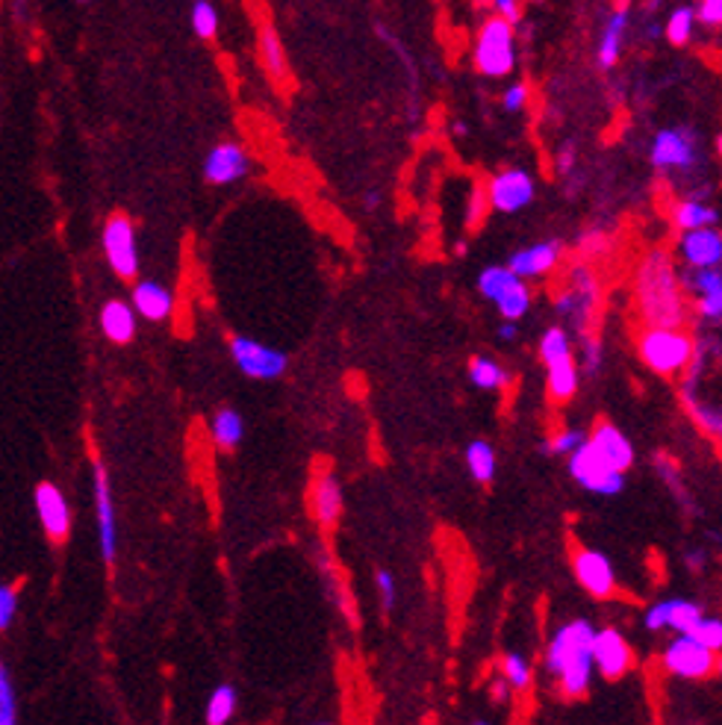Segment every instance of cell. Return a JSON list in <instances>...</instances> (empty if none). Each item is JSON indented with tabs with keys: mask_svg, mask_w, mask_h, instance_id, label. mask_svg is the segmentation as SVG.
<instances>
[{
	"mask_svg": "<svg viewBox=\"0 0 722 725\" xmlns=\"http://www.w3.org/2000/svg\"><path fill=\"white\" fill-rule=\"evenodd\" d=\"M637 304L651 327H682L687 318L682 277L667 251H651L637 272Z\"/></svg>",
	"mask_w": 722,
	"mask_h": 725,
	"instance_id": "obj_1",
	"label": "cell"
},
{
	"mask_svg": "<svg viewBox=\"0 0 722 725\" xmlns=\"http://www.w3.org/2000/svg\"><path fill=\"white\" fill-rule=\"evenodd\" d=\"M593 628L587 620H570L551 634L546 649V670L560 682V690L578 699L593 682Z\"/></svg>",
	"mask_w": 722,
	"mask_h": 725,
	"instance_id": "obj_2",
	"label": "cell"
},
{
	"mask_svg": "<svg viewBox=\"0 0 722 725\" xmlns=\"http://www.w3.org/2000/svg\"><path fill=\"white\" fill-rule=\"evenodd\" d=\"M472 60L484 77H508L516 68V33H513V24L501 18L499 12L484 21Z\"/></svg>",
	"mask_w": 722,
	"mask_h": 725,
	"instance_id": "obj_3",
	"label": "cell"
},
{
	"mask_svg": "<svg viewBox=\"0 0 722 725\" xmlns=\"http://www.w3.org/2000/svg\"><path fill=\"white\" fill-rule=\"evenodd\" d=\"M693 339L684 334L682 327H651L640 337V358L643 363L658 372V375H679L682 368L690 366Z\"/></svg>",
	"mask_w": 722,
	"mask_h": 725,
	"instance_id": "obj_4",
	"label": "cell"
},
{
	"mask_svg": "<svg viewBox=\"0 0 722 725\" xmlns=\"http://www.w3.org/2000/svg\"><path fill=\"white\" fill-rule=\"evenodd\" d=\"M570 472L584 490L596 496H620L625 487V472L617 470L590 439H584L578 449L570 451Z\"/></svg>",
	"mask_w": 722,
	"mask_h": 725,
	"instance_id": "obj_5",
	"label": "cell"
},
{
	"mask_svg": "<svg viewBox=\"0 0 722 725\" xmlns=\"http://www.w3.org/2000/svg\"><path fill=\"white\" fill-rule=\"evenodd\" d=\"M649 157L661 172H690L699 163V139L687 127H667L655 136Z\"/></svg>",
	"mask_w": 722,
	"mask_h": 725,
	"instance_id": "obj_6",
	"label": "cell"
},
{
	"mask_svg": "<svg viewBox=\"0 0 722 725\" xmlns=\"http://www.w3.org/2000/svg\"><path fill=\"white\" fill-rule=\"evenodd\" d=\"M231 358L239 366L242 375L257 380H275L281 378L289 366V358H286L281 348L263 346L251 337H234L231 339Z\"/></svg>",
	"mask_w": 722,
	"mask_h": 725,
	"instance_id": "obj_7",
	"label": "cell"
},
{
	"mask_svg": "<svg viewBox=\"0 0 722 725\" xmlns=\"http://www.w3.org/2000/svg\"><path fill=\"white\" fill-rule=\"evenodd\" d=\"M103 254L110 260L112 272L124 280H130L139 272V248H136V230L127 215L115 213L103 225Z\"/></svg>",
	"mask_w": 722,
	"mask_h": 725,
	"instance_id": "obj_8",
	"label": "cell"
},
{
	"mask_svg": "<svg viewBox=\"0 0 722 725\" xmlns=\"http://www.w3.org/2000/svg\"><path fill=\"white\" fill-rule=\"evenodd\" d=\"M663 666L667 673L679 675V678H708L717 670V652H711L708 646H702L690 634H679L670 643V649L663 652Z\"/></svg>",
	"mask_w": 722,
	"mask_h": 725,
	"instance_id": "obj_9",
	"label": "cell"
},
{
	"mask_svg": "<svg viewBox=\"0 0 722 725\" xmlns=\"http://www.w3.org/2000/svg\"><path fill=\"white\" fill-rule=\"evenodd\" d=\"M534 177L525 168H501L487 186V201L499 213H519L534 201Z\"/></svg>",
	"mask_w": 722,
	"mask_h": 725,
	"instance_id": "obj_10",
	"label": "cell"
},
{
	"mask_svg": "<svg viewBox=\"0 0 722 725\" xmlns=\"http://www.w3.org/2000/svg\"><path fill=\"white\" fill-rule=\"evenodd\" d=\"M92 487H95V513H98V542H101L103 563L112 566L119 552V525H115V504H112L110 475L101 460L92 463Z\"/></svg>",
	"mask_w": 722,
	"mask_h": 725,
	"instance_id": "obj_11",
	"label": "cell"
},
{
	"mask_svg": "<svg viewBox=\"0 0 722 725\" xmlns=\"http://www.w3.org/2000/svg\"><path fill=\"white\" fill-rule=\"evenodd\" d=\"M572 570L584 590L596 599H611L617 596V573L613 563L596 549H578L572 554Z\"/></svg>",
	"mask_w": 722,
	"mask_h": 725,
	"instance_id": "obj_12",
	"label": "cell"
},
{
	"mask_svg": "<svg viewBox=\"0 0 722 725\" xmlns=\"http://www.w3.org/2000/svg\"><path fill=\"white\" fill-rule=\"evenodd\" d=\"M36 513L45 534L51 537V542H65L72 534V508L69 499L62 496V490L51 480H41L36 487Z\"/></svg>",
	"mask_w": 722,
	"mask_h": 725,
	"instance_id": "obj_13",
	"label": "cell"
},
{
	"mask_svg": "<svg viewBox=\"0 0 722 725\" xmlns=\"http://www.w3.org/2000/svg\"><path fill=\"white\" fill-rule=\"evenodd\" d=\"M631 654L628 640L622 637L617 628H601L593 634V666H599V673L605 678H622L631 670Z\"/></svg>",
	"mask_w": 722,
	"mask_h": 725,
	"instance_id": "obj_14",
	"label": "cell"
},
{
	"mask_svg": "<svg viewBox=\"0 0 722 725\" xmlns=\"http://www.w3.org/2000/svg\"><path fill=\"white\" fill-rule=\"evenodd\" d=\"M248 172H251V157H248L242 145L219 142L213 151L207 153L204 177L213 186L236 184V180H242Z\"/></svg>",
	"mask_w": 722,
	"mask_h": 725,
	"instance_id": "obj_15",
	"label": "cell"
},
{
	"mask_svg": "<svg viewBox=\"0 0 722 725\" xmlns=\"http://www.w3.org/2000/svg\"><path fill=\"white\" fill-rule=\"evenodd\" d=\"M596 301H599V284H596L590 268L578 266L572 272V287L567 289V292H560L555 307H558V313H563V316L578 318V325L584 327Z\"/></svg>",
	"mask_w": 722,
	"mask_h": 725,
	"instance_id": "obj_16",
	"label": "cell"
},
{
	"mask_svg": "<svg viewBox=\"0 0 722 725\" xmlns=\"http://www.w3.org/2000/svg\"><path fill=\"white\" fill-rule=\"evenodd\" d=\"M343 508H346V496L339 480L331 472L315 475L310 484V516L319 522L322 528H334L336 522L343 520Z\"/></svg>",
	"mask_w": 722,
	"mask_h": 725,
	"instance_id": "obj_17",
	"label": "cell"
},
{
	"mask_svg": "<svg viewBox=\"0 0 722 725\" xmlns=\"http://www.w3.org/2000/svg\"><path fill=\"white\" fill-rule=\"evenodd\" d=\"M682 254L690 268L720 266L722 260V236L720 230L708 227H693L682 234Z\"/></svg>",
	"mask_w": 722,
	"mask_h": 725,
	"instance_id": "obj_18",
	"label": "cell"
},
{
	"mask_svg": "<svg viewBox=\"0 0 722 725\" xmlns=\"http://www.w3.org/2000/svg\"><path fill=\"white\" fill-rule=\"evenodd\" d=\"M702 616V608L696 602H687V599H667V602L651 604L649 613H646V628L651 632H663V628H672V632H690V625Z\"/></svg>",
	"mask_w": 722,
	"mask_h": 725,
	"instance_id": "obj_19",
	"label": "cell"
},
{
	"mask_svg": "<svg viewBox=\"0 0 722 725\" xmlns=\"http://www.w3.org/2000/svg\"><path fill=\"white\" fill-rule=\"evenodd\" d=\"M560 254H563V246L558 239H551V242H539V246H531L525 251H516L510 257L508 268L522 280L525 277H543L549 275L551 268H558Z\"/></svg>",
	"mask_w": 722,
	"mask_h": 725,
	"instance_id": "obj_20",
	"label": "cell"
},
{
	"mask_svg": "<svg viewBox=\"0 0 722 725\" xmlns=\"http://www.w3.org/2000/svg\"><path fill=\"white\" fill-rule=\"evenodd\" d=\"M133 310L148 318V322H163V318L172 316L174 310L172 289H165L157 280L136 284V289H133Z\"/></svg>",
	"mask_w": 722,
	"mask_h": 725,
	"instance_id": "obj_21",
	"label": "cell"
},
{
	"mask_svg": "<svg viewBox=\"0 0 722 725\" xmlns=\"http://www.w3.org/2000/svg\"><path fill=\"white\" fill-rule=\"evenodd\" d=\"M587 439H590L593 446H596L605 458L611 460L617 470L620 472L631 470V463H634V446H631L628 437H625L620 428H613L611 422H599Z\"/></svg>",
	"mask_w": 722,
	"mask_h": 725,
	"instance_id": "obj_22",
	"label": "cell"
},
{
	"mask_svg": "<svg viewBox=\"0 0 722 725\" xmlns=\"http://www.w3.org/2000/svg\"><path fill=\"white\" fill-rule=\"evenodd\" d=\"M101 330L115 346H127L136 337V310L124 301H107L101 310Z\"/></svg>",
	"mask_w": 722,
	"mask_h": 725,
	"instance_id": "obj_23",
	"label": "cell"
},
{
	"mask_svg": "<svg viewBox=\"0 0 722 725\" xmlns=\"http://www.w3.org/2000/svg\"><path fill=\"white\" fill-rule=\"evenodd\" d=\"M625 30H628V12L625 10H617L611 18L605 21L599 36V51H596V60H599L601 68H613L620 62Z\"/></svg>",
	"mask_w": 722,
	"mask_h": 725,
	"instance_id": "obj_24",
	"label": "cell"
},
{
	"mask_svg": "<svg viewBox=\"0 0 722 725\" xmlns=\"http://www.w3.org/2000/svg\"><path fill=\"white\" fill-rule=\"evenodd\" d=\"M260 60H263V68L269 72V77L275 83L289 80V62H286V51L281 45V36L272 24H260Z\"/></svg>",
	"mask_w": 722,
	"mask_h": 725,
	"instance_id": "obj_25",
	"label": "cell"
},
{
	"mask_svg": "<svg viewBox=\"0 0 722 725\" xmlns=\"http://www.w3.org/2000/svg\"><path fill=\"white\" fill-rule=\"evenodd\" d=\"M549 375H546V389H549L551 401H570L575 392H578V366L575 360H560V363H551Z\"/></svg>",
	"mask_w": 722,
	"mask_h": 725,
	"instance_id": "obj_26",
	"label": "cell"
},
{
	"mask_svg": "<svg viewBox=\"0 0 722 725\" xmlns=\"http://www.w3.org/2000/svg\"><path fill=\"white\" fill-rule=\"evenodd\" d=\"M682 404L684 410L690 413V420L696 422V428L708 434V437L720 439L722 434V416L720 410L713 408V404H705V401L696 399V392H693L690 384H684L682 387Z\"/></svg>",
	"mask_w": 722,
	"mask_h": 725,
	"instance_id": "obj_27",
	"label": "cell"
},
{
	"mask_svg": "<svg viewBox=\"0 0 722 725\" xmlns=\"http://www.w3.org/2000/svg\"><path fill=\"white\" fill-rule=\"evenodd\" d=\"M210 434H213L215 446H219V449L234 451L245 437L242 416H239L234 408L219 410V413L213 416V425H210Z\"/></svg>",
	"mask_w": 722,
	"mask_h": 725,
	"instance_id": "obj_28",
	"label": "cell"
},
{
	"mask_svg": "<svg viewBox=\"0 0 722 725\" xmlns=\"http://www.w3.org/2000/svg\"><path fill=\"white\" fill-rule=\"evenodd\" d=\"M493 304H496V310H499L505 318H510V322H516L519 316H525L531 307V292L528 287H525V280H522V277H513L508 287L493 298Z\"/></svg>",
	"mask_w": 722,
	"mask_h": 725,
	"instance_id": "obj_29",
	"label": "cell"
},
{
	"mask_svg": "<svg viewBox=\"0 0 722 725\" xmlns=\"http://www.w3.org/2000/svg\"><path fill=\"white\" fill-rule=\"evenodd\" d=\"M466 466L472 472V478L481 480V484H489V480L496 478V449L489 446L487 439L469 442Z\"/></svg>",
	"mask_w": 722,
	"mask_h": 725,
	"instance_id": "obj_30",
	"label": "cell"
},
{
	"mask_svg": "<svg viewBox=\"0 0 722 725\" xmlns=\"http://www.w3.org/2000/svg\"><path fill=\"white\" fill-rule=\"evenodd\" d=\"M469 378L481 389H501L510 384V375L505 368L489 358H472L469 360Z\"/></svg>",
	"mask_w": 722,
	"mask_h": 725,
	"instance_id": "obj_31",
	"label": "cell"
},
{
	"mask_svg": "<svg viewBox=\"0 0 722 725\" xmlns=\"http://www.w3.org/2000/svg\"><path fill=\"white\" fill-rule=\"evenodd\" d=\"M713 222H720V213L711 210L708 204H702L699 198H687L682 204L675 207V225L682 230H693V227H708Z\"/></svg>",
	"mask_w": 722,
	"mask_h": 725,
	"instance_id": "obj_32",
	"label": "cell"
},
{
	"mask_svg": "<svg viewBox=\"0 0 722 725\" xmlns=\"http://www.w3.org/2000/svg\"><path fill=\"white\" fill-rule=\"evenodd\" d=\"M693 30H696V12H693V7H675L667 24H663V36L675 48H684L693 39Z\"/></svg>",
	"mask_w": 722,
	"mask_h": 725,
	"instance_id": "obj_33",
	"label": "cell"
},
{
	"mask_svg": "<svg viewBox=\"0 0 722 725\" xmlns=\"http://www.w3.org/2000/svg\"><path fill=\"white\" fill-rule=\"evenodd\" d=\"M539 358L546 366L551 363H560V360H570L572 358V342L570 334L563 330V327H549L543 339H539Z\"/></svg>",
	"mask_w": 722,
	"mask_h": 725,
	"instance_id": "obj_34",
	"label": "cell"
},
{
	"mask_svg": "<svg viewBox=\"0 0 722 725\" xmlns=\"http://www.w3.org/2000/svg\"><path fill=\"white\" fill-rule=\"evenodd\" d=\"M236 714V690L231 685H219L207 702V723L224 725L231 723V716Z\"/></svg>",
	"mask_w": 722,
	"mask_h": 725,
	"instance_id": "obj_35",
	"label": "cell"
},
{
	"mask_svg": "<svg viewBox=\"0 0 722 725\" xmlns=\"http://www.w3.org/2000/svg\"><path fill=\"white\" fill-rule=\"evenodd\" d=\"M189 18H192V30L198 39H215V33H219V10H215V3H210V0H195Z\"/></svg>",
	"mask_w": 722,
	"mask_h": 725,
	"instance_id": "obj_36",
	"label": "cell"
},
{
	"mask_svg": "<svg viewBox=\"0 0 722 725\" xmlns=\"http://www.w3.org/2000/svg\"><path fill=\"white\" fill-rule=\"evenodd\" d=\"M684 634L696 637V640H699L702 646H708L711 652H720L722 649V623L717 620V616H705L702 613V616L690 625V632H684Z\"/></svg>",
	"mask_w": 722,
	"mask_h": 725,
	"instance_id": "obj_37",
	"label": "cell"
},
{
	"mask_svg": "<svg viewBox=\"0 0 722 725\" xmlns=\"http://www.w3.org/2000/svg\"><path fill=\"white\" fill-rule=\"evenodd\" d=\"M501 675L513 690H528L531 687V666L522 654H505L501 661Z\"/></svg>",
	"mask_w": 722,
	"mask_h": 725,
	"instance_id": "obj_38",
	"label": "cell"
},
{
	"mask_svg": "<svg viewBox=\"0 0 722 725\" xmlns=\"http://www.w3.org/2000/svg\"><path fill=\"white\" fill-rule=\"evenodd\" d=\"M18 720V702H15V687H12L10 670L0 661V725H12Z\"/></svg>",
	"mask_w": 722,
	"mask_h": 725,
	"instance_id": "obj_39",
	"label": "cell"
},
{
	"mask_svg": "<svg viewBox=\"0 0 722 725\" xmlns=\"http://www.w3.org/2000/svg\"><path fill=\"white\" fill-rule=\"evenodd\" d=\"M513 277H516V275H513V272H510L508 266H489V268H484V272H481V277H478L481 296L487 298V301H493V298L499 296L501 289L508 287Z\"/></svg>",
	"mask_w": 722,
	"mask_h": 725,
	"instance_id": "obj_40",
	"label": "cell"
},
{
	"mask_svg": "<svg viewBox=\"0 0 722 725\" xmlns=\"http://www.w3.org/2000/svg\"><path fill=\"white\" fill-rule=\"evenodd\" d=\"M684 284L696 292V296H705V292H717V289H722V275L720 268H696V275H687L684 277Z\"/></svg>",
	"mask_w": 722,
	"mask_h": 725,
	"instance_id": "obj_41",
	"label": "cell"
},
{
	"mask_svg": "<svg viewBox=\"0 0 722 725\" xmlns=\"http://www.w3.org/2000/svg\"><path fill=\"white\" fill-rule=\"evenodd\" d=\"M587 439V434L584 430H560V434H555V437L549 439V442H543V451L546 454H570V451H575Z\"/></svg>",
	"mask_w": 722,
	"mask_h": 725,
	"instance_id": "obj_42",
	"label": "cell"
},
{
	"mask_svg": "<svg viewBox=\"0 0 722 725\" xmlns=\"http://www.w3.org/2000/svg\"><path fill=\"white\" fill-rule=\"evenodd\" d=\"M18 611V587L15 584H3L0 587V632H7L15 620Z\"/></svg>",
	"mask_w": 722,
	"mask_h": 725,
	"instance_id": "obj_43",
	"label": "cell"
},
{
	"mask_svg": "<svg viewBox=\"0 0 722 725\" xmlns=\"http://www.w3.org/2000/svg\"><path fill=\"white\" fill-rule=\"evenodd\" d=\"M696 21L705 24L708 30H720L722 24V0H699V7H696Z\"/></svg>",
	"mask_w": 722,
	"mask_h": 725,
	"instance_id": "obj_44",
	"label": "cell"
},
{
	"mask_svg": "<svg viewBox=\"0 0 722 725\" xmlns=\"http://www.w3.org/2000/svg\"><path fill=\"white\" fill-rule=\"evenodd\" d=\"M501 103H505L508 113L525 110V103H528V86H525V83H513V86H508L505 95H501Z\"/></svg>",
	"mask_w": 722,
	"mask_h": 725,
	"instance_id": "obj_45",
	"label": "cell"
},
{
	"mask_svg": "<svg viewBox=\"0 0 722 725\" xmlns=\"http://www.w3.org/2000/svg\"><path fill=\"white\" fill-rule=\"evenodd\" d=\"M377 582V596H381V602H384V611H393V604H396V578L387 570H377L375 575Z\"/></svg>",
	"mask_w": 722,
	"mask_h": 725,
	"instance_id": "obj_46",
	"label": "cell"
},
{
	"mask_svg": "<svg viewBox=\"0 0 722 725\" xmlns=\"http://www.w3.org/2000/svg\"><path fill=\"white\" fill-rule=\"evenodd\" d=\"M487 189L475 186L472 192V201H469V227H478L484 222V213H487Z\"/></svg>",
	"mask_w": 722,
	"mask_h": 725,
	"instance_id": "obj_47",
	"label": "cell"
},
{
	"mask_svg": "<svg viewBox=\"0 0 722 725\" xmlns=\"http://www.w3.org/2000/svg\"><path fill=\"white\" fill-rule=\"evenodd\" d=\"M699 313H702L705 318H711V322H720V316H722V289L699 296Z\"/></svg>",
	"mask_w": 722,
	"mask_h": 725,
	"instance_id": "obj_48",
	"label": "cell"
},
{
	"mask_svg": "<svg viewBox=\"0 0 722 725\" xmlns=\"http://www.w3.org/2000/svg\"><path fill=\"white\" fill-rule=\"evenodd\" d=\"M578 248L584 254H605L608 251V239L599 230H590V234H584L578 239Z\"/></svg>",
	"mask_w": 722,
	"mask_h": 725,
	"instance_id": "obj_49",
	"label": "cell"
},
{
	"mask_svg": "<svg viewBox=\"0 0 722 725\" xmlns=\"http://www.w3.org/2000/svg\"><path fill=\"white\" fill-rule=\"evenodd\" d=\"M601 366V346H599V339H593V337H587L584 339V368H587V372H596V368Z\"/></svg>",
	"mask_w": 722,
	"mask_h": 725,
	"instance_id": "obj_50",
	"label": "cell"
},
{
	"mask_svg": "<svg viewBox=\"0 0 722 725\" xmlns=\"http://www.w3.org/2000/svg\"><path fill=\"white\" fill-rule=\"evenodd\" d=\"M572 168H575V148H572V145H563L558 153V172L570 174Z\"/></svg>",
	"mask_w": 722,
	"mask_h": 725,
	"instance_id": "obj_51",
	"label": "cell"
},
{
	"mask_svg": "<svg viewBox=\"0 0 722 725\" xmlns=\"http://www.w3.org/2000/svg\"><path fill=\"white\" fill-rule=\"evenodd\" d=\"M496 3V10H499L501 18H508L510 24H516L519 21V0H493Z\"/></svg>",
	"mask_w": 722,
	"mask_h": 725,
	"instance_id": "obj_52",
	"label": "cell"
},
{
	"mask_svg": "<svg viewBox=\"0 0 722 725\" xmlns=\"http://www.w3.org/2000/svg\"><path fill=\"white\" fill-rule=\"evenodd\" d=\"M687 566H690V570H696V573H702V570H705V552H699V549H696V552L687 554Z\"/></svg>",
	"mask_w": 722,
	"mask_h": 725,
	"instance_id": "obj_53",
	"label": "cell"
},
{
	"mask_svg": "<svg viewBox=\"0 0 722 725\" xmlns=\"http://www.w3.org/2000/svg\"><path fill=\"white\" fill-rule=\"evenodd\" d=\"M499 337H501V339H516V337H519L516 322H510V318H505V325L499 327Z\"/></svg>",
	"mask_w": 722,
	"mask_h": 725,
	"instance_id": "obj_54",
	"label": "cell"
},
{
	"mask_svg": "<svg viewBox=\"0 0 722 725\" xmlns=\"http://www.w3.org/2000/svg\"><path fill=\"white\" fill-rule=\"evenodd\" d=\"M493 696H496V702H501V699H508V685H493Z\"/></svg>",
	"mask_w": 722,
	"mask_h": 725,
	"instance_id": "obj_55",
	"label": "cell"
},
{
	"mask_svg": "<svg viewBox=\"0 0 722 725\" xmlns=\"http://www.w3.org/2000/svg\"><path fill=\"white\" fill-rule=\"evenodd\" d=\"M469 134V130H466V124H463V122H458V124H455V136H466Z\"/></svg>",
	"mask_w": 722,
	"mask_h": 725,
	"instance_id": "obj_56",
	"label": "cell"
},
{
	"mask_svg": "<svg viewBox=\"0 0 722 725\" xmlns=\"http://www.w3.org/2000/svg\"><path fill=\"white\" fill-rule=\"evenodd\" d=\"M658 3H661V0H649V10H655V7H658Z\"/></svg>",
	"mask_w": 722,
	"mask_h": 725,
	"instance_id": "obj_57",
	"label": "cell"
},
{
	"mask_svg": "<svg viewBox=\"0 0 722 725\" xmlns=\"http://www.w3.org/2000/svg\"><path fill=\"white\" fill-rule=\"evenodd\" d=\"M80 3H86V0H80Z\"/></svg>",
	"mask_w": 722,
	"mask_h": 725,
	"instance_id": "obj_58",
	"label": "cell"
}]
</instances>
